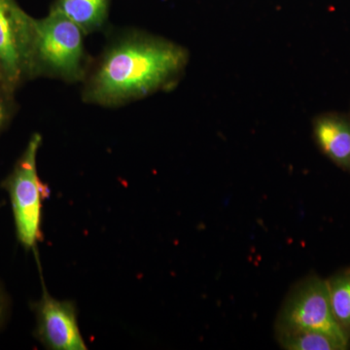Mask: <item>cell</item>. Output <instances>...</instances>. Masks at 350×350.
I'll return each mask as SVG.
<instances>
[{"label": "cell", "mask_w": 350, "mask_h": 350, "mask_svg": "<svg viewBox=\"0 0 350 350\" xmlns=\"http://www.w3.org/2000/svg\"><path fill=\"white\" fill-rule=\"evenodd\" d=\"M185 51L165 41L130 39L111 48L88 89L92 100L116 105L156 91L186 64Z\"/></svg>", "instance_id": "obj_1"}, {"label": "cell", "mask_w": 350, "mask_h": 350, "mask_svg": "<svg viewBox=\"0 0 350 350\" xmlns=\"http://www.w3.org/2000/svg\"><path fill=\"white\" fill-rule=\"evenodd\" d=\"M41 144L42 137L34 133L13 172L2 183L10 199L18 241L27 250H36L43 241L44 202L50 196L49 187L41 180L38 172Z\"/></svg>", "instance_id": "obj_2"}, {"label": "cell", "mask_w": 350, "mask_h": 350, "mask_svg": "<svg viewBox=\"0 0 350 350\" xmlns=\"http://www.w3.org/2000/svg\"><path fill=\"white\" fill-rule=\"evenodd\" d=\"M83 33L72 21L54 11L36 20L34 69L68 80L79 78L84 62Z\"/></svg>", "instance_id": "obj_3"}, {"label": "cell", "mask_w": 350, "mask_h": 350, "mask_svg": "<svg viewBox=\"0 0 350 350\" xmlns=\"http://www.w3.org/2000/svg\"><path fill=\"white\" fill-rule=\"evenodd\" d=\"M36 19L16 0H0V81L12 89L34 69Z\"/></svg>", "instance_id": "obj_4"}, {"label": "cell", "mask_w": 350, "mask_h": 350, "mask_svg": "<svg viewBox=\"0 0 350 350\" xmlns=\"http://www.w3.org/2000/svg\"><path fill=\"white\" fill-rule=\"evenodd\" d=\"M294 330L322 332L349 347L350 338L332 312L325 280L317 276L306 278L288 297L278 317L276 333Z\"/></svg>", "instance_id": "obj_5"}, {"label": "cell", "mask_w": 350, "mask_h": 350, "mask_svg": "<svg viewBox=\"0 0 350 350\" xmlns=\"http://www.w3.org/2000/svg\"><path fill=\"white\" fill-rule=\"evenodd\" d=\"M41 282V298L31 304L36 320L34 337L46 349L87 350V345L78 323L75 301L57 300L51 296L42 275Z\"/></svg>", "instance_id": "obj_6"}, {"label": "cell", "mask_w": 350, "mask_h": 350, "mask_svg": "<svg viewBox=\"0 0 350 350\" xmlns=\"http://www.w3.org/2000/svg\"><path fill=\"white\" fill-rule=\"evenodd\" d=\"M320 148L340 167L350 170V124L337 115L320 117L314 125Z\"/></svg>", "instance_id": "obj_7"}, {"label": "cell", "mask_w": 350, "mask_h": 350, "mask_svg": "<svg viewBox=\"0 0 350 350\" xmlns=\"http://www.w3.org/2000/svg\"><path fill=\"white\" fill-rule=\"evenodd\" d=\"M109 2L110 0H56L51 11L72 21L85 33L105 23Z\"/></svg>", "instance_id": "obj_8"}, {"label": "cell", "mask_w": 350, "mask_h": 350, "mask_svg": "<svg viewBox=\"0 0 350 350\" xmlns=\"http://www.w3.org/2000/svg\"><path fill=\"white\" fill-rule=\"evenodd\" d=\"M283 349L288 350H344L349 345L342 344L328 334L312 330L278 332Z\"/></svg>", "instance_id": "obj_9"}, {"label": "cell", "mask_w": 350, "mask_h": 350, "mask_svg": "<svg viewBox=\"0 0 350 350\" xmlns=\"http://www.w3.org/2000/svg\"><path fill=\"white\" fill-rule=\"evenodd\" d=\"M327 286L334 317L350 338V269L329 280Z\"/></svg>", "instance_id": "obj_10"}, {"label": "cell", "mask_w": 350, "mask_h": 350, "mask_svg": "<svg viewBox=\"0 0 350 350\" xmlns=\"http://www.w3.org/2000/svg\"><path fill=\"white\" fill-rule=\"evenodd\" d=\"M8 301H7L6 295L3 290L0 287V326L5 321L7 310H8Z\"/></svg>", "instance_id": "obj_11"}, {"label": "cell", "mask_w": 350, "mask_h": 350, "mask_svg": "<svg viewBox=\"0 0 350 350\" xmlns=\"http://www.w3.org/2000/svg\"><path fill=\"white\" fill-rule=\"evenodd\" d=\"M6 107L4 105L3 101L0 100V128L3 126L4 122H5L7 113Z\"/></svg>", "instance_id": "obj_12"}]
</instances>
